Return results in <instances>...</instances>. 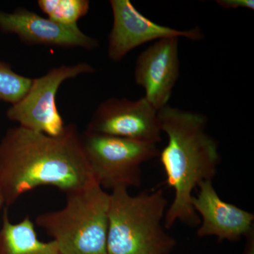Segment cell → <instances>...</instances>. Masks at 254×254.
Returning a JSON list of instances; mask_svg holds the SVG:
<instances>
[{"label":"cell","instance_id":"obj_1","mask_svg":"<svg viewBox=\"0 0 254 254\" xmlns=\"http://www.w3.org/2000/svg\"><path fill=\"white\" fill-rule=\"evenodd\" d=\"M94 181L74 125L57 137L12 127L0 141V190L6 208L38 187L68 194Z\"/></svg>","mask_w":254,"mask_h":254},{"label":"cell","instance_id":"obj_2","mask_svg":"<svg viewBox=\"0 0 254 254\" xmlns=\"http://www.w3.org/2000/svg\"><path fill=\"white\" fill-rule=\"evenodd\" d=\"M162 132L168 141L160 151L166 184L175 198L165 214V228L176 221L190 226L200 223L191 205L193 191L200 183L213 180L220 163L218 144L206 132V117L202 114L166 105L158 111Z\"/></svg>","mask_w":254,"mask_h":254},{"label":"cell","instance_id":"obj_3","mask_svg":"<svg viewBox=\"0 0 254 254\" xmlns=\"http://www.w3.org/2000/svg\"><path fill=\"white\" fill-rule=\"evenodd\" d=\"M167 201L163 190L128 193L118 187L110 194L108 254H169L176 241L162 226Z\"/></svg>","mask_w":254,"mask_h":254},{"label":"cell","instance_id":"obj_4","mask_svg":"<svg viewBox=\"0 0 254 254\" xmlns=\"http://www.w3.org/2000/svg\"><path fill=\"white\" fill-rule=\"evenodd\" d=\"M110 194L96 181L66 194L64 208L41 214L36 223L60 254H108Z\"/></svg>","mask_w":254,"mask_h":254},{"label":"cell","instance_id":"obj_5","mask_svg":"<svg viewBox=\"0 0 254 254\" xmlns=\"http://www.w3.org/2000/svg\"><path fill=\"white\" fill-rule=\"evenodd\" d=\"M80 137L93 178L103 190L139 187L142 164L160 154L157 145L152 143L86 130Z\"/></svg>","mask_w":254,"mask_h":254},{"label":"cell","instance_id":"obj_6","mask_svg":"<svg viewBox=\"0 0 254 254\" xmlns=\"http://www.w3.org/2000/svg\"><path fill=\"white\" fill-rule=\"evenodd\" d=\"M94 68L86 63L53 68L35 78L26 94L6 111V118L19 126L48 136H61L66 125L57 108L56 94L62 83L82 73H91Z\"/></svg>","mask_w":254,"mask_h":254},{"label":"cell","instance_id":"obj_7","mask_svg":"<svg viewBox=\"0 0 254 254\" xmlns=\"http://www.w3.org/2000/svg\"><path fill=\"white\" fill-rule=\"evenodd\" d=\"M86 131L157 145L161 141L158 111L144 97L113 98L95 110Z\"/></svg>","mask_w":254,"mask_h":254},{"label":"cell","instance_id":"obj_8","mask_svg":"<svg viewBox=\"0 0 254 254\" xmlns=\"http://www.w3.org/2000/svg\"><path fill=\"white\" fill-rule=\"evenodd\" d=\"M113 24L109 35L108 56L121 61L131 50L152 41L169 38H185L198 41L204 38L200 28L177 30L158 24L136 9L128 0H111Z\"/></svg>","mask_w":254,"mask_h":254},{"label":"cell","instance_id":"obj_9","mask_svg":"<svg viewBox=\"0 0 254 254\" xmlns=\"http://www.w3.org/2000/svg\"><path fill=\"white\" fill-rule=\"evenodd\" d=\"M180 67L178 38L155 41L137 58L135 81L157 111L168 105L180 76Z\"/></svg>","mask_w":254,"mask_h":254},{"label":"cell","instance_id":"obj_10","mask_svg":"<svg viewBox=\"0 0 254 254\" xmlns=\"http://www.w3.org/2000/svg\"><path fill=\"white\" fill-rule=\"evenodd\" d=\"M0 30L16 35L23 43L29 45L88 50L99 46L97 40L85 34L77 25H62L25 8H18L12 13L0 10Z\"/></svg>","mask_w":254,"mask_h":254},{"label":"cell","instance_id":"obj_11","mask_svg":"<svg viewBox=\"0 0 254 254\" xmlns=\"http://www.w3.org/2000/svg\"><path fill=\"white\" fill-rule=\"evenodd\" d=\"M198 188L191 205L203 219L197 231L198 237L215 236L220 242H237L254 230L253 214L221 199L211 180L202 182Z\"/></svg>","mask_w":254,"mask_h":254},{"label":"cell","instance_id":"obj_12","mask_svg":"<svg viewBox=\"0 0 254 254\" xmlns=\"http://www.w3.org/2000/svg\"><path fill=\"white\" fill-rule=\"evenodd\" d=\"M0 228V254H60L54 241L38 240L34 224L29 217L22 221H10L7 208L2 212Z\"/></svg>","mask_w":254,"mask_h":254},{"label":"cell","instance_id":"obj_13","mask_svg":"<svg viewBox=\"0 0 254 254\" xmlns=\"http://www.w3.org/2000/svg\"><path fill=\"white\" fill-rule=\"evenodd\" d=\"M38 4L48 18L65 26L77 25L90 8L88 0H39Z\"/></svg>","mask_w":254,"mask_h":254},{"label":"cell","instance_id":"obj_14","mask_svg":"<svg viewBox=\"0 0 254 254\" xmlns=\"http://www.w3.org/2000/svg\"><path fill=\"white\" fill-rule=\"evenodd\" d=\"M32 78L15 72L9 64L0 61V100L14 105L26 94Z\"/></svg>","mask_w":254,"mask_h":254},{"label":"cell","instance_id":"obj_15","mask_svg":"<svg viewBox=\"0 0 254 254\" xmlns=\"http://www.w3.org/2000/svg\"><path fill=\"white\" fill-rule=\"evenodd\" d=\"M216 3L223 9H254V0H218Z\"/></svg>","mask_w":254,"mask_h":254},{"label":"cell","instance_id":"obj_16","mask_svg":"<svg viewBox=\"0 0 254 254\" xmlns=\"http://www.w3.org/2000/svg\"><path fill=\"white\" fill-rule=\"evenodd\" d=\"M243 254H254V230L247 235Z\"/></svg>","mask_w":254,"mask_h":254},{"label":"cell","instance_id":"obj_17","mask_svg":"<svg viewBox=\"0 0 254 254\" xmlns=\"http://www.w3.org/2000/svg\"><path fill=\"white\" fill-rule=\"evenodd\" d=\"M4 206H5L4 200L2 194H1V190H0V214H1V210H2Z\"/></svg>","mask_w":254,"mask_h":254}]
</instances>
